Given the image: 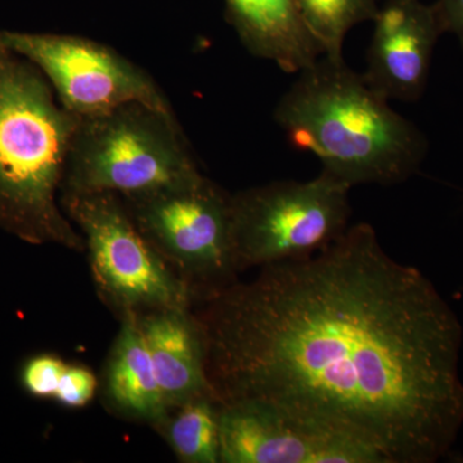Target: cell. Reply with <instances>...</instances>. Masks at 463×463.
Returning <instances> with one entry per match:
<instances>
[{"instance_id":"1","label":"cell","mask_w":463,"mask_h":463,"mask_svg":"<svg viewBox=\"0 0 463 463\" xmlns=\"http://www.w3.org/2000/svg\"><path fill=\"white\" fill-rule=\"evenodd\" d=\"M197 306L219 403L265 402L385 463H435L455 446L461 322L373 225H349L312 257L267 265Z\"/></svg>"},{"instance_id":"2","label":"cell","mask_w":463,"mask_h":463,"mask_svg":"<svg viewBox=\"0 0 463 463\" xmlns=\"http://www.w3.org/2000/svg\"><path fill=\"white\" fill-rule=\"evenodd\" d=\"M274 118L298 149L321 160L322 172L350 187L397 184L412 176L426 139L344 62L322 56L282 97Z\"/></svg>"},{"instance_id":"3","label":"cell","mask_w":463,"mask_h":463,"mask_svg":"<svg viewBox=\"0 0 463 463\" xmlns=\"http://www.w3.org/2000/svg\"><path fill=\"white\" fill-rule=\"evenodd\" d=\"M80 118L45 76L0 43V227L35 245L85 252L61 205L70 146Z\"/></svg>"},{"instance_id":"4","label":"cell","mask_w":463,"mask_h":463,"mask_svg":"<svg viewBox=\"0 0 463 463\" xmlns=\"http://www.w3.org/2000/svg\"><path fill=\"white\" fill-rule=\"evenodd\" d=\"M201 176L174 112L130 102L80 118L70 146L61 196L129 197Z\"/></svg>"},{"instance_id":"5","label":"cell","mask_w":463,"mask_h":463,"mask_svg":"<svg viewBox=\"0 0 463 463\" xmlns=\"http://www.w3.org/2000/svg\"><path fill=\"white\" fill-rule=\"evenodd\" d=\"M350 190L322 172L309 182H273L231 194L240 273L309 258L330 246L349 227Z\"/></svg>"},{"instance_id":"6","label":"cell","mask_w":463,"mask_h":463,"mask_svg":"<svg viewBox=\"0 0 463 463\" xmlns=\"http://www.w3.org/2000/svg\"><path fill=\"white\" fill-rule=\"evenodd\" d=\"M130 218L197 304L237 282L231 194L205 175L185 184L121 197Z\"/></svg>"},{"instance_id":"7","label":"cell","mask_w":463,"mask_h":463,"mask_svg":"<svg viewBox=\"0 0 463 463\" xmlns=\"http://www.w3.org/2000/svg\"><path fill=\"white\" fill-rule=\"evenodd\" d=\"M61 205L83 236L100 300L118 318L157 307L197 306L192 289L134 224L120 196L62 194Z\"/></svg>"},{"instance_id":"8","label":"cell","mask_w":463,"mask_h":463,"mask_svg":"<svg viewBox=\"0 0 463 463\" xmlns=\"http://www.w3.org/2000/svg\"><path fill=\"white\" fill-rule=\"evenodd\" d=\"M0 43L45 76L61 105L79 118L130 102L174 112L147 71L114 48L83 36L0 32Z\"/></svg>"},{"instance_id":"9","label":"cell","mask_w":463,"mask_h":463,"mask_svg":"<svg viewBox=\"0 0 463 463\" xmlns=\"http://www.w3.org/2000/svg\"><path fill=\"white\" fill-rule=\"evenodd\" d=\"M221 463H385L355 439L265 402L221 403Z\"/></svg>"},{"instance_id":"10","label":"cell","mask_w":463,"mask_h":463,"mask_svg":"<svg viewBox=\"0 0 463 463\" xmlns=\"http://www.w3.org/2000/svg\"><path fill=\"white\" fill-rule=\"evenodd\" d=\"M367 70L362 78L383 99L413 102L422 96L439 36L434 5L389 0L373 18Z\"/></svg>"},{"instance_id":"11","label":"cell","mask_w":463,"mask_h":463,"mask_svg":"<svg viewBox=\"0 0 463 463\" xmlns=\"http://www.w3.org/2000/svg\"><path fill=\"white\" fill-rule=\"evenodd\" d=\"M136 316L166 407L214 395L206 373L205 335L194 307H157Z\"/></svg>"},{"instance_id":"12","label":"cell","mask_w":463,"mask_h":463,"mask_svg":"<svg viewBox=\"0 0 463 463\" xmlns=\"http://www.w3.org/2000/svg\"><path fill=\"white\" fill-rule=\"evenodd\" d=\"M228 21L250 53L298 74L323 56L298 0H224Z\"/></svg>"},{"instance_id":"13","label":"cell","mask_w":463,"mask_h":463,"mask_svg":"<svg viewBox=\"0 0 463 463\" xmlns=\"http://www.w3.org/2000/svg\"><path fill=\"white\" fill-rule=\"evenodd\" d=\"M120 331L103 373V399L123 419L154 428L167 407L136 313L120 317Z\"/></svg>"},{"instance_id":"14","label":"cell","mask_w":463,"mask_h":463,"mask_svg":"<svg viewBox=\"0 0 463 463\" xmlns=\"http://www.w3.org/2000/svg\"><path fill=\"white\" fill-rule=\"evenodd\" d=\"M221 403L214 395L188 399L166 410L154 426L183 463H221Z\"/></svg>"},{"instance_id":"15","label":"cell","mask_w":463,"mask_h":463,"mask_svg":"<svg viewBox=\"0 0 463 463\" xmlns=\"http://www.w3.org/2000/svg\"><path fill=\"white\" fill-rule=\"evenodd\" d=\"M301 16L323 56L343 58L344 39L358 24L376 16V0H298Z\"/></svg>"},{"instance_id":"16","label":"cell","mask_w":463,"mask_h":463,"mask_svg":"<svg viewBox=\"0 0 463 463\" xmlns=\"http://www.w3.org/2000/svg\"><path fill=\"white\" fill-rule=\"evenodd\" d=\"M99 389V380L84 365L66 364L56 394L58 403L67 408H83L90 404Z\"/></svg>"},{"instance_id":"17","label":"cell","mask_w":463,"mask_h":463,"mask_svg":"<svg viewBox=\"0 0 463 463\" xmlns=\"http://www.w3.org/2000/svg\"><path fill=\"white\" fill-rule=\"evenodd\" d=\"M66 364L62 359L51 354L30 359L24 368V386L33 397L53 398Z\"/></svg>"},{"instance_id":"18","label":"cell","mask_w":463,"mask_h":463,"mask_svg":"<svg viewBox=\"0 0 463 463\" xmlns=\"http://www.w3.org/2000/svg\"><path fill=\"white\" fill-rule=\"evenodd\" d=\"M434 8L443 33L456 35L463 50V0H438Z\"/></svg>"}]
</instances>
